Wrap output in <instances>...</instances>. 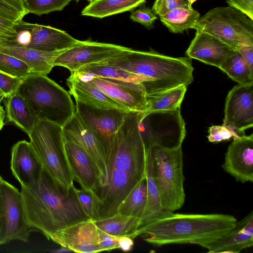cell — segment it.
<instances>
[{"mask_svg": "<svg viewBox=\"0 0 253 253\" xmlns=\"http://www.w3.org/2000/svg\"><path fill=\"white\" fill-rule=\"evenodd\" d=\"M68 169L73 181L81 188L90 192L93 197L100 186L99 171L89 156L79 145L63 139Z\"/></svg>", "mask_w": 253, "mask_h": 253, "instance_id": "obj_17", "label": "cell"}, {"mask_svg": "<svg viewBox=\"0 0 253 253\" xmlns=\"http://www.w3.org/2000/svg\"><path fill=\"white\" fill-rule=\"evenodd\" d=\"M0 186L2 201L0 245L11 240L27 242L32 229L27 218L20 191L4 179Z\"/></svg>", "mask_w": 253, "mask_h": 253, "instance_id": "obj_11", "label": "cell"}, {"mask_svg": "<svg viewBox=\"0 0 253 253\" xmlns=\"http://www.w3.org/2000/svg\"><path fill=\"white\" fill-rule=\"evenodd\" d=\"M147 199L143 212L140 218V227L157 219L167 216L172 212L163 206L159 192L152 174V160L146 151Z\"/></svg>", "mask_w": 253, "mask_h": 253, "instance_id": "obj_25", "label": "cell"}, {"mask_svg": "<svg viewBox=\"0 0 253 253\" xmlns=\"http://www.w3.org/2000/svg\"><path fill=\"white\" fill-rule=\"evenodd\" d=\"M200 13L191 5L174 9L160 16V20L172 33H181L193 29L195 23L200 18Z\"/></svg>", "mask_w": 253, "mask_h": 253, "instance_id": "obj_30", "label": "cell"}, {"mask_svg": "<svg viewBox=\"0 0 253 253\" xmlns=\"http://www.w3.org/2000/svg\"><path fill=\"white\" fill-rule=\"evenodd\" d=\"M219 69L239 84H253V71L237 51L229 57Z\"/></svg>", "mask_w": 253, "mask_h": 253, "instance_id": "obj_33", "label": "cell"}, {"mask_svg": "<svg viewBox=\"0 0 253 253\" xmlns=\"http://www.w3.org/2000/svg\"><path fill=\"white\" fill-rule=\"evenodd\" d=\"M76 0V1H79L80 0ZM88 0L90 1V0Z\"/></svg>", "mask_w": 253, "mask_h": 253, "instance_id": "obj_51", "label": "cell"}, {"mask_svg": "<svg viewBox=\"0 0 253 253\" xmlns=\"http://www.w3.org/2000/svg\"><path fill=\"white\" fill-rule=\"evenodd\" d=\"M141 113L126 112L112 136L107 154V179L93 197V220L111 217L146 172V151L140 128Z\"/></svg>", "mask_w": 253, "mask_h": 253, "instance_id": "obj_1", "label": "cell"}, {"mask_svg": "<svg viewBox=\"0 0 253 253\" xmlns=\"http://www.w3.org/2000/svg\"><path fill=\"white\" fill-rule=\"evenodd\" d=\"M113 66L141 75L147 80L144 84L146 97L158 96L193 81L194 68L189 57H173L154 50H130L98 63Z\"/></svg>", "mask_w": 253, "mask_h": 253, "instance_id": "obj_4", "label": "cell"}, {"mask_svg": "<svg viewBox=\"0 0 253 253\" xmlns=\"http://www.w3.org/2000/svg\"><path fill=\"white\" fill-rule=\"evenodd\" d=\"M130 19L133 21L139 23L148 29L154 28V24L158 17L149 7L141 6L137 9L132 10Z\"/></svg>", "mask_w": 253, "mask_h": 253, "instance_id": "obj_37", "label": "cell"}, {"mask_svg": "<svg viewBox=\"0 0 253 253\" xmlns=\"http://www.w3.org/2000/svg\"><path fill=\"white\" fill-rule=\"evenodd\" d=\"M237 221L232 215L172 212L138 228L137 236L160 247L173 244H192L203 247L221 238Z\"/></svg>", "mask_w": 253, "mask_h": 253, "instance_id": "obj_3", "label": "cell"}, {"mask_svg": "<svg viewBox=\"0 0 253 253\" xmlns=\"http://www.w3.org/2000/svg\"><path fill=\"white\" fill-rule=\"evenodd\" d=\"M16 22L0 17V42H5L16 35Z\"/></svg>", "mask_w": 253, "mask_h": 253, "instance_id": "obj_44", "label": "cell"}, {"mask_svg": "<svg viewBox=\"0 0 253 253\" xmlns=\"http://www.w3.org/2000/svg\"><path fill=\"white\" fill-rule=\"evenodd\" d=\"M223 126L238 136L253 126V84H238L228 92L225 100Z\"/></svg>", "mask_w": 253, "mask_h": 253, "instance_id": "obj_14", "label": "cell"}, {"mask_svg": "<svg viewBox=\"0 0 253 253\" xmlns=\"http://www.w3.org/2000/svg\"><path fill=\"white\" fill-rule=\"evenodd\" d=\"M245 59L251 70L253 71V45H243L238 51Z\"/></svg>", "mask_w": 253, "mask_h": 253, "instance_id": "obj_45", "label": "cell"}, {"mask_svg": "<svg viewBox=\"0 0 253 253\" xmlns=\"http://www.w3.org/2000/svg\"><path fill=\"white\" fill-rule=\"evenodd\" d=\"M188 0L189 2L190 5H191L193 3H194L195 1H196L197 0Z\"/></svg>", "mask_w": 253, "mask_h": 253, "instance_id": "obj_49", "label": "cell"}, {"mask_svg": "<svg viewBox=\"0 0 253 253\" xmlns=\"http://www.w3.org/2000/svg\"><path fill=\"white\" fill-rule=\"evenodd\" d=\"M98 228L115 237L126 236L134 239L137 237L140 218L119 213L113 216L94 220Z\"/></svg>", "mask_w": 253, "mask_h": 253, "instance_id": "obj_28", "label": "cell"}, {"mask_svg": "<svg viewBox=\"0 0 253 253\" xmlns=\"http://www.w3.org/2000/svg\"><path fill=\"white\" fill-rule=\"evenodd\" d=\"M78 77L98 88L129 111L141 113L147 111L146 92L142 84L98 77Z\"/></svg>", "mask_w": 253, "mask_h": 253, "instance_id": "obj_15", "label": "cell"}, {"mask_svg": "<svg viewBox=\"0 0 253 253\" xmlns=\"http://www.w3.org/2000/svg\"><path fill=\"white\" fill-rule=\"evenodd\" d=\"M23 0H0V17L18 22L28 14Z\"/></svg>", "mask_w": 253, "mask_h": 253, "instance_id": "obj_36", "label": "cell"}, {"mask_svg": "<svg viewBox=\"0 0 253 253\" xmlns=\"http://www.w3.org/2000/svg\"><path fill=\"white\" fill-rule=\"evenodd\" d=\"M5 118V111H4L2 106L0 105V130L4 126V120Z\"/></svg>", "mask_w": 253, "mask_h": 253, "instance_id": "obj_47", "label": "cell"}, {"mask_svg": "<svg viewBox=\"0 0 253 253\" xmlns=\"http://www.w3.org/2000/svg\"><path fill=\"white\" fill-rule=\"evenodd\" d=\"M3 179L0 175V185L1 182L2 181V180ZM2 201L1 193L0 186V215L1 214V211H2Z\"/></svg>", "mask_w": 253, "mask_h": 253, "instance_id": "obj_48", "label": "cell"}, {"mask_svg": "<svg viewBox=\"0 0 253 253\" xmlns=\"http://www.w3.org/2000/svg\"><path fill=\"white\" fill-rule=\"evenodd\" d=\"M236 51L217 38L196 30L186 51L187 56L219 68Z\"/></svg>", "mask_w": 253, "mask_h": 253, "instance_id": "obj_20", "label": "cell"}, {"mask_svg": "<svg viewBox=\"0 0 253 253\" xmlns=\"http://www.w3.org/2000/svg\"><path fill=\"white\" fill-rule=\"evenodd\" d=\"M74 190L84 211L89 219L92 220L94 206L92 194L82 188H77L75 186Z\"/></svg>", "mask_w": 253, "mask_h": 253, "instance_id": "obj_41", "label": "cell"}, {"mask_svg": "<svg viewBox=\"0 0 253 253\" xmlns=\"http://www.w3.org/2000/svg\"><path fill=\"white\" fill-rule=\"evenodd\" d=\"M23 79L10 76L0 72V90L3 98H6L16 92Z\"/></svg>", "mask_w": 253, "mask_h": 253, "instance_id": "obj_39", "label": "cell"}, {"mask_svg": "<svg viewBox=\"0 0 253 253\" xmlns=\"http://www.w3.org/2000/svg\"><path fill=\"white\" fill-rule=\"evenodd\" d=\"M62 134L64 140L71 141L79 145L93 161L100 177V186L97 192L105 185L107 179L105 140L88 127L76 113L62 126Z\"/></svg>", "mask_w": 253, "mask_h": 253, "instance_id": "obj_12", "label": "cell"}, {"mask_svg": "<svg viewBox=\"0 0 253 253\" xmlns=\"http://www.w3.org/2000/svg\"><path fill=\"white\" fill-rule=\"evenodd\" d=\"M70 95L75 100L91 106L104 109H117L126 112L130 111L125 106L113 99L98 88L71 74L66 80Z\"/></svg>", "mask_w": 253, "mask_h": 253, "instance_id": "obj_23", "label": "cell"}, {"mask_svg": "<svg viewBox=\"0 0 253 253\" xmlns=\"http://www.w3.org/2000/svg\"><path fill=\"white\" fill-rule=\"evenodd\" d=\"M29 13L38 16L61 11L71 0H23Z\"/></svg>", "mask_w": 253, "mask_h": 253, "instance_id": "obj_35", "label": "cell"}, {"mask_svg": "<svg viewBox=\"0 0 253 253\" xmlns=\"http://www.w3.org/2000/svg\"><path fill=\"white\" fill-rule=\"evenodd\" d=\"M238 136L234 131L224 126H212L209 128L208 140L211 142H219Z\"/></svg>", "mask_w": 253, "mask_h": 253, "instance_id": "obj_40", "label": "cell"}, {"mask_svg": "<svg viewBox=\"0 0 253 253\" xmlns=\"http://www.w3.org/2000/svg\"><path fill=\"white\" fill-rule=\"evenodd\" d=\"M101 251L109 252L119 249V237L109 235L98 228Z\"/></svg>", "mask_w": 253, "mask_h": 253, "instance_id": "obj_42", "label": "cell"}, {"mask_svg": "<svg viewBox=\"0 0 253 253\" xmlns=\"http://www.w3.org/2000/svg\"><path fill=\"white\" fill-rule=\"evenodd\" d=\"M14 29L16 35L0 44L53 52L71 48L79 41L63 30L23 20L16 22Z\"/></svg>", "mask_w": 253, "mask_h": 253, "instance_id": "obj_10", "label": "cell"}, {"mask_svg": "<svg viewBox=\"0 0 253 253\" xmlns=\"http://www.w3.org/2000/svg\"><path fill=\"white\" fill-rule=\"evenodd\" d=\"M147 181L142 179L130 192L118 208L117 213L140 218L146 205Z\"/></svg>", "mask_w": 253, "mask_h": 253, "instance_id": "obj_31", "label": "cell"}, {"mask_svg": "<svg viewBox=\"0 0 253 253\" xmlns=\"http://www.w3.org/2000/svg\"><path fill=\"white\" fill-rule=\"evenodd\" d=\"M193 29L214 36L236 51L241 45H253V20L230 6L210 10Z\"/></svg>", "mask_w": 253, "mask_h": 253, "instance_id": "obj_8", "label": "cell"}, {"mask_svg": "<svg viewBox=\"0 0 253 253\" xmlns=\"http://www.w3.org/2000/svg\"><path fill=\"white\" fill-rule=\"evenodd\" d=\"M186 5H191L188 0H155L151 9L160 17L174 9Z\"/></svg>", "mask_w": 253, "mask_h": 253, "instance_id": "obj_38", "label": "cell"}, {"mask_svg": "<svg viewBox=\"0 0 253 253\" xmlns=\"http://www.w3.org/2000/svg\"><path fill=\"white\" fill-rule=\"evenodd\" d=\"M0 98H3V94H2V92L0 91Z\"/></svg>", "mask_w": 253, "mask_h": 253, "instance_id": "obj_50", "label": "cell"}, {"mask_svg": "<svg viewBox=\"0 0 253 253\" xmlns=\"http://www.w3.org/2000/svg\"><path fill=\"white\" fill-rule=\"evenodd\" d=\"M119 249L124 252L130 251L133 246V239L128 237L123 236L119 237Z\"/></svg>", "mask_w": 253, "mask_h": 253, "instance_id": "obj_46", "label": "cell"}, {"mask_svg": "<svg viewBox=\"0 0 253 253\" xmlns=\"http://www.w3.org/2000/svg\"><path fill=\"white\" fill-rule=\"evenodd\" d=\"M28 136L43 168L64 191H69L74 181L65 158L62 126L41 118Z\"/></svg>", "mask_w": 253, "mask_h": 253, "instance_id": "obj_7", "label": "cell"}, {"mask_svg": "<svg viewBox=\"0 0 253 253\" xmlns=\"http://www.w3.org/2000/svg\"><path fill=\"white\" fill-rule=\"evenodd\" d=\"M75 109L82 121L104 139L107 150L112 136L121 126L126 112L91 106L77 100Z\"/></svg>", "mask_w": 253, "mask_h": 253, "instance_id": "obj_19", "label": "cell"}, {"mask_svg": "<svg viewBox=\"0 0 253 253\" xmlns=\"http://www.w3.org/2000/svg\"><path fill=\"white\" fill-rule=\"evenodd\" d=\"M222 168L237 181L253 182V134L233 137Z\"/></svg>", "mask_w": 253, "mask_h": 253, "instance_id": "obj_18", "label": "cell"}, {"mask_svg": "<svg viewBox=\"0 0 253 253\" xmlns=\"http://www.w3.org/2000/svg\"><path fill=\"white\" fill-rule=\"evenodd\" d=\"M78 77H92L107 78L129 82L142 84L147 82L144 77L135 74L113 66L95 63L84 66L72 73Z\"/></svg>", "mask_w": 253, "mask_h": 253, "instance_id": "obj_29", "label": "cell"}, {"mask_svg": "<svg viewBox=\"0 0 253 253\" xmlns=\"http://www.w3.org/2000/svg\"><path fill=\"white\" fill-rule=\"evenodd\" d=\"M74 185L65 191L42 168L38 180L21 186L26 215L33 230L48 239L55 231L89 219L78 199Z\"/></svg>", "mask_w": 253, "mask_h": 253, "instance_id": "obj_2", "label": "cell"}, {"mask_svg": "<svg viewBox=\"0 0 253 253\" xmlns=\"http://www.w3.org/2000/svg\"><path fill=\"white\" fill-rule=\"evenodd\" d=\"M0 72L22 79L31 73L30 68L23 61L0 52Z\"/></svg>", "mask_w": 253, "mask_h": 253, "instance_id": "obj_34", "label": "cell"}, {"mask_svg": "<svg viewBox=\"0 0 253 253\" xmlns=\"http://www.w3.org/2000/svg\"><path fill=\"white\" fill-rule=\"evenodd\" d=\"M187 86L181 85L170 89L156 96L146 97L148 113L154 111L173 110L180 108Z\"/></svg>", "mask_w": 253, "mask_h": 253, "instance_id": "obj_32", "label": "cell"}, {"mask_svg": "<svg viewBox=\"0 0 253 253\" xmlns=\"http://www.w3.org/2000/svg\"><path fill=\"white\" fill-rule=\"evenodd\" d=\"M130 48L90 40L79 42L59 55L54 66L68 69L71 73L83 66L98 63L130 50Z\"/></svg>", "mask_w": 253, "mask_h": 253, "instance_id": "obj_13", "label": "cell"}, {"mask_svg": "<svg viewBox=\"0 0 253 253\" xmlns=\"http://www.w3.org/2000/svg\"><path fill=\"white\" fill-rule=\"evenodd\" d=\"M16 92L37 114L61 126L76 112L71 95L47 75L31 73L24 79Z\"/></svg>", "mask_w": 253, "mask_h": 253, "instance_id": "obj_5", "label": "cell"}, {"mask_svg": "<svg viewBox=\"0 0 253 253\" xmlns=\"http://www.w3.org/2000/svg\"><path fill=\"white\" fill-rule=\"evenodd\" d=\"M146 151L151 158L152 174L163 206L172 212L179 210L185 199L182 146L169 149L154 144Z\"/></svg>", "mask_w": 253, "mask_h": 253, "instance_id": "obj_6", "label": "cell"}, {"mask_svg": "<svg viewBox=\"0 0 253 253\" xmlns=\"http://www.w3.org/2000/svg\"><path fill=\"white\" fill-rule=\"evenodd\" d=\"M140 123L144 125V130H140L144 131L141 134L146 150L154 144L169 149L182 146L186 128L180 108L141 113Z\"/></svg>", "mask_w": 253, "mask_h": 253, "instance_id": "obj_9", "label": "cell"}, {"mask_svg": "<svg viewBox=\"0 0 253 253\" xmlns=\"http://www.w3.org/2000/svg\"><path fill=\"white\" fill-rule=\"evenodd\" d=\"M63 248L78 253L101 252L98 228L88 219L58 230L49 237Z\"/></svg>", "mask_w": 253, "mask_h": 253, "instance_id": "obj_16", "label": "cell"}, {"mask_svg": "<svg viewBox=\"0 0 253 253\" xmlns=\"http://www.w3.org/2000/svg\"><path fill=\"white\" fill-rule=\"evenodd\" d=\"M253 246V211L239 221L227 234L204 248L211 253H238Z\"/></svg>", "mask_w": 253, "mask_h": 253, "instance_id": "obj_22", "label": "cell"}, {"mask_svg": "<svg viewBox=\"0 0 253 253\" xmlns=\"http://www.w3.org/2000/svg\"><path fill=\"white\" fill-rule=\"evenodd\" d=\"M5 98L7 122L14 124L28 135L40 119L39 116L17 92Z\"/></svg>", "mask_w": 253, "mask_h": 253, "instance_id": "obj_26", "label": "cell"}, {"mask_svg": "<svg viewBox=\"0 0 253 253\" xmlns=\"http://www.w3.org/2000/svg\"><path fill=\"white\" fill-rule=\"evenodd\" d=\"M67 49L47 52L0 43V52L14 56L23 61L29 67L31 73L45 75H47L54 67V62L56 58Z\"/></svg>", "mask_w": 253, "mask_h": 253, "instance_id": "obj_24", "label": "cell"}, {"mask_svg": "<svg viewBox=\"0 0 253 253\" xmlns=\"http://www.w3.org/2000/svg\"><path fill=\"white\" fill-rule=\"evenodd\" d=\"M146 0H91L82 11L83 16L103 18L131 11L142 5Z\"/></svg>", "mask_w": 253, "mask_h": 253, "instance_id": "obj_27", "label": "cell"}, {"mask_svg": "<svg viewBox=\"0 0 253 253\" xmlns=\"http://www.w3.org/2000/svg\"><path fill=\"white\" fill-rule=\"evenodd\" d=\"M42 165L30 142L18 141L12 147L10 169L21 186L36 182L40 177Z\"/></svg>", "mask_w": 253, "mask_h": 253, "instance_id": "obj_21", "label": "cell"}, {"mask_svg": "<svg viewBox=\"0 0 253 253\" xmlns=\"http://www.w3.org/2000/svg\"><path fill=\"white\" fill-rule=\"evenodd\" d=\"M229 6L233 7L253 20V0H226Z\"/></svg>", "mask_w": 253, "mask_h": 253, "instance_id": "obj_43", "label": "cell"}]
</instances>
